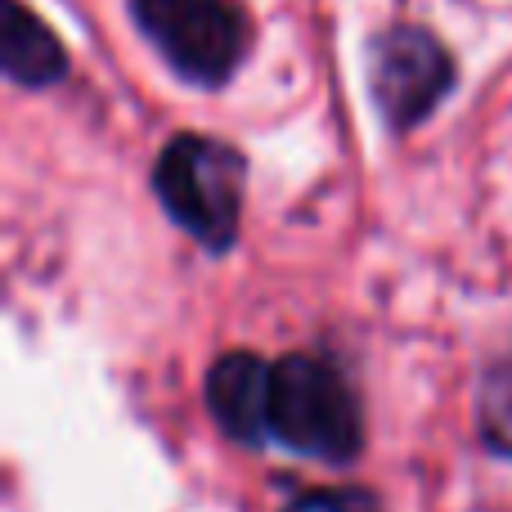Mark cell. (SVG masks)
Listing matches in <instances>:
<instances>
[{"label":"cell","instance_id":"1","mask_svg":"<svg viewBox=\"0 0 512 512\" xmlns=\"http://www.w3.org/2000/svg\"><path fill=\"white\" fill-rule=\"evenodd\" d=\"M270 436L301 454L346 463L360 454V409L333 364L288 355L270 373Z\"/></svg>","mask_w":512,"mask_h":512},{"label":"cell","instance_id":"2","mask_svg":"<svg viewBox=\"0 0 512 512\" xmlns=\"http://www.w3.org/2000/svg\"><path fill=\"white\" fill-rule=\"evenodd\" d=\"M158 198L207 248H230L243 207V158L207 135H180L158 158Z\"/></svg>","mask_w":512,"mask_h":512},{"label":"cell","instance_id":"3","mask_svg":"<svg viewBox=\"0 0 512 512\" xmlns=\"http://www.w3.org/2000/svg\"><path fill=\"white\" fill-rule=\"evenodd\" d=\"M135 18L171 68L203 86L225 81L248 50V23L234 0H135Z\"/></svg>","mask_w":512,"mask_h":512},{"label":"cell","instance_id":"4","mask_svg":"<svg viewBox=\"0 0 512 512\" xmlns=\"http://www.w3.org/2000/svg\"><path fill=\"white\" fill-rule=\"evenodd\" d=\"M450 54L427 32H391L373 50V95L396 126H409L445 95Z\"/></svg>","mask_w":512,"mask_h":512},{"label":"cell","instance_id":"5","mask_svg":"<svg viewBox=\"0 0 512 512\" xmlns=\"http://www.w3.org/2000/svg\"><path fill=\"white\" fill-rule=\"evenodd\" d=\"M270 373L274 364L248 351H230L207 373V405L234 441L261 445L270 436Z\"/></svg>","mask_w":512,"mask_h":512},{"label":"cell","instance_id":"6","mask_svg":"<svg viewBox=\"0 0 512 512\" xmlns=\"http://www.w3.org/2000/svg\"><path fill=\"white\" fill-rule=\"evenodd\" d=\"M5 68L9 77L41 86L63 72V50L50 36V27L36 23L18 0H5Z\"/></svg>","mask_w":512,"mask_h":512},{"label":"cell","instance_id":"7","mask_svg":"<svg viewBox=\"0 0 512 512\" xmlns=\"http://www.w3.org/2000/svg\"><path fill=\"white\" fill-rule=\"evenodd\" d=\"M481 432L499 454H512V360L486 378L481 391Z\"/></svg>","mask_w":512,"mask_h":512},{"label":"cell","instance_id":"8","mask_svg":"<svg viewBox=\"0 0 512 512\" xmlns=\"http://www.w3.org/2000/svg\"><path fill=\"white\" fill-rule=\"evenodd\" d=\"M283 512H382L378 495L360 486H333V490H306Z\"/></svg>","mask_w":512,"mask_h":512}]
</instances>
